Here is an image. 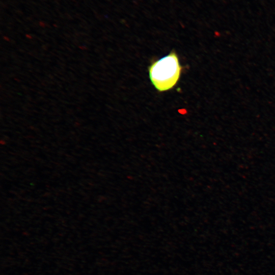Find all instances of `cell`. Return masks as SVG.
Returning <instances> with one entry per match:
<instances>
[{
    "label": "cell",
    "instance_id": "1",
    "mask_svg": "<svg viewBox=\"0 0 275 275\" xmlns=\"http://www.w3.org/2000/svg\"><path fill=\"white\" fill-rule=\"evenodd\" d=\"M182 67L175 51L153 62L149 67L150 79L160 92L173 88L178 81Z\"/></svg>",
    "mask_w": 275,
    "mask_h": 275
}]
</instances>
